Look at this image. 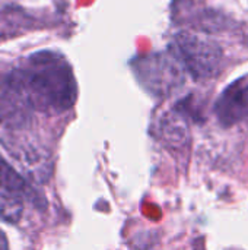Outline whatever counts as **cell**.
Instances as JSON below:
<instances>
[{
  "label": "cell",
  "mask_w": 248,
  "mask_h": 250,
  "mask_svg": "<svg viewBox=\"0 0 248 250\" xmlns=\"http://www.w3.org/2000/svg\"><path fill=\"white\" fill-rule=\"evenodd\" d=\"M142 86L151 94L165 97L184 83V72L174 54L155 53L139 57L132 63Z\"/></svg>",
  "instance_id": "cell-3"
},
{
  "label": "cell",
  "mask_w": 248,
  "mask_h": 250,
  "mask_svg": "<svg viewBox=\"0 0 248 250\" xmlns=\"http://www.w3.org/2000/svg\"><path fill=\"white\" fill-rule=\"evenodd\" d=\"M34 110L60 114L70 110L77 100V83L69 62L54 51L31 54L15 69Z\"/></svg>",
  "instance_id": "cell-1"
},
{
  "label": "cell",
  "mask_w": 248,
  "mask_h": 250,
  "mask_svg": "<svg viewBox=\"0 0 248 250\" xmlns=\"http://www.w3.org/2000/svg\"><path fill=\"white\" fill-rule=\"evenodd\" d=\"M215 113L224 126L248 120V78L237 79L221 94Z\"/></svg>",
  "instance_id": "cell-5"
},
{
  "label": "cell",
  "mask_w": 248,
  "mask_h": 250,
  "mask_svg": "<svg viewBox=\"0 0 248 250\" xmlns=\"http://www.w3.org/2000/svg\"><path fill=\"white\" fill-rule=\"evenodd\" d=\"M0 182H3L4 185H7L9 188H12L13 190H16L18 193L22 195V198L25 201H29L32 205L35 207H44V201L42 198L32 189V186L29 183H26L23 180V177L15 171L1 157H0Z\"/></svg>",
  "instance_id": "cell-6"
},
{
  "label": "cell",
  "mask_w": 248,
  "mask_h": 250,
  "mask_svg": "<svg viewBox=\"0 0 248 250\" xmlns=\"http://www.w3.org/2000/svg\"><path fill=\"white\" fill-rule=\"evenodd\" d=\"M32 105L18 73L0 78V123L10 129L23 127L32 116Z\"/></svg>",
  "instance_id": "cell-4"
},
{
  "label": "cell",
  "mask_w": 248,
  "mask_h": 250,
  "mask_svg": "<svg viewBox=\"0 0 248 250\" xmlns=\"http://www.w3.org/2000/svg\"><path fill=\"white\" fill-rule=\"evenodd\" d=\"M161 133L167 142L171 144L183 142L187 133V126L183 116L178 111L165 114L161 120Z\"/></svg>",
  "instance_id": "cell-8"
},
{
  "label": "cell",
  "mask_w": 248,
  "mask_h": 250,
  "mask_svg": "<svg viewBox=\"0 0 248 250\" xmlns=\"http://www.w3.org/2000/svg\"><path fill=\"white\" fill-rule=\"evenodd\" d=\"M0 250H9V242L1 230H0Z\"/></svg>",
  "instance_id": "cell-9"
},
{
  "label": "cell",
  "mask_w": 248,
  "mask_h": 250,
  "mask_svg": "<svg viewBox=\"0 0 248 250\" xmlns=\"http://www.w3.org/2000/svg\"><path fill=\"white\" fill-rule=\"evenodd\" d=\"M23 198L20 193L0 182V220L16 224L23 214Z\"/></svg>",
  "instance_id": "cell-7"
},
{
  "label": "cell",
  "mask_w": 248,
  "mask_h": 250,
  "mask_svg": "<svg viewBox=\"0 0 248 250\" xmlns=\"http://www.w3.org/2000/svg\"><path fill=\"white\" fill-rule=\"evenodd\" d=\"M172 47L175 59L194 79L205 81L219 73L224 53L215 41L193 32H180Z\"/></svg>",
  "instance_id": "cell-2"
}]
</instances>
